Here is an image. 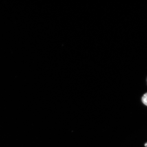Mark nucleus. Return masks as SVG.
Instances as JSON below:
<instances>
[{
  "label": "nucleus",
  "mask_w": 147,
  "mask_h": 147,
  "mask_svg": "<svg viewBox=\"0 0 147 147\" xmlns=\"http://www.w3.org/2000/svg\"><path fill=\"white\" fill-rule=\"evenodd\" d=\"M145 146L146 147H147V142L145 144Z\"/></svg>",
  "instance_id": "obj_2"
},
{
  "label": "nucleus",
  "mask_w": 147,
  "mask_h": 147,
  "mask_svg": "<svg viewBox=\"0 0 147 147\" xmlns=\"http://www.w3.org/2000/svg\"></svg>",
  "instance_id": "obj_3"
},
{
  "label": "nucleus",
  "mask_w": 147,
  "mask_h": 147,
  "mask_svg": "<svg viewBox=\"0 0 147 147\" xmlns=\"http://www.w3.org/2000/svg\"><path fill=\"white\" fill-rule=\"evenodd\" d=\"M141 101L144 105L147 106V92L143 95L141 98Z\"/></svg>",
  "instance_id": "obj_1"
}]
</instances>
